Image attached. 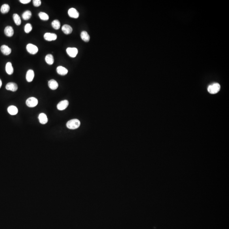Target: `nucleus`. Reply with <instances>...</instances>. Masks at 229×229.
I'll return each instance as SVG.
<instances>
[{
	"label": "nucleus",
	"instance_id": "obj_3",
	"mask_svg": "<svg viewBox=\"0 0 229 229\" xmlns=\"http://www.w3.org/2000/svg\"><path fill=\"white\" fill-rule=\"evenodd\" d=\"M38 100L35 97H30L27 99L26 104L27 106L30 107H34L36 106L38 104Z\"/></svg>",
	"mask_w": 229,
	"mask_h": 229
},
{
	"label": "nucleus",
	"instance_id": "obj_29",
	"mask_svg": "<svg viewBox=\"0 0 229 229\" xmlns=\"http://www.w3.org/2000/svg\"><path fill=\"white\" fill-rule=\"evenodd\" d=\"M2 81H1V79H0V88L1 87V86H2Z\"/></svg>",
	"mask_w": 229,
	"mask_h": 229
},
{
	"label": "nucleus",
	"instance_id": "obj_2",
	"mask_svg": "<svg viewBox=\"0 0 229 229\" xmlns=\"http://www.w3.org/2000/svg\"><path fill=\"white\" fill-rule=\"evenodd\" d=\"M220 85L219 84L214 83L210 85L208 87V90L209 93L211 94H216L220 90Z\"/></svg>",
	"mask_w": 229,
	"mask_h": 229
},
{
	"label": "nucleus",
	"instance_id": "obj_12",
	"mask_svg": "<svg viewBox=\"0 0 229 229\" xmlns=\"http://www.w3.org/2000/svg\"><path fill=\"white\" fill-rule=\"evenodd\" d=\"M1 50L5 55H9L11 53V49L6 45H3L1 47Z\"/></svg>",
	"mask_w": 229,
	"mask_h": 229
},
{
	"label": "nucleus",
	"instance_id": "obj_23",
	"mask_svg": "<svg viewBox=\"0 0 229 229\" xmlns=\"http://www.w3.org/2000/svg\"><path fill=\"white\" fill-rule=\"evenodd\" d=\"M10 7L7 4H4L1 6V13L3 14H6L9 11Z\"/></svg>",
	"mask_w": 229,
	"mask_h": 229
},
{
	"label": "nucleus",
	"instance_id": "obj_17",
	"mask_svg": "<svg viewBox=\"0 0 229 229\" xmlns=\"http://www.w3.org/2000/svg\"><path fill=\"white\" fill-rule=\"evenodd\" d=\"M7 110L11 115H15L18 113V109L15 106H10L8 107Z\"/></svg>",
	"mask_w": 229,
	"mask_h": 229
},
{
	"label": "nucleus",
	"instance_id": "obj_9",
	"mask_svg": "<svg viewBox=\"0 0 229 229\" xmlns=\"http://www.w3.org/2000/svg\"><path fill=\"white\" fill-rule=\"evenodd\" d=\"M6 88L7 90L15 92L18 89V86L15 83H9L7 84L6 86Z\"/></svg>",
	"mask_w": 229,
	"mask_h": 229
},
{
	"label": "nucleus",
	"instance_id": "obj_15",
	"mask_svg": "<svg viewBox=\"0 0 229 229\" xmlns=\"http://www.w3.org/2000/svg\"><path fill=\"white\" fill-rule=\"evenodd\" d=\"M62 32L66 34H71L73 31V28L71 26L68 25H63L62 28Z\"/></svg>",
	"mask_w": 229,
	"mask_h": 229
},
{
	"label": "nucleus",
	"instance_id": "obj_22",
	"mask_svg": "<svg viewBox=\"0 0 229 229\" xmlns=\"http://www.w3.org/2000/svg\"><path fill=\"white\" fill-rule=\"evenodd\" d=\"M13 18L14 21L15 22V24H16L17 26H20L21 24V20L20 19V17L17 14H13Z\"/></svg>",
	"mask_w": 229,
	"mask_h": 229
},
{
	"label": "nucleus",
	"instance_id": "obj_26",
	"mask_svg": "<svg viewBox=\"0 0 229 229\" xmlns=\"http://www.w3.org/2000/svg\"><path fill=\"white\" fill-rule=\"evenodd\" d=\"M32 30V26L30 24H27L24 27V31L26 33H29Z\"/></svg>",
	"mask_w": 229,
	"mask_h": 229
},
{
	"label": "nucleus",
	"instance_id": "obj_27",
	"mask_svg": "<svg viewBox=\"0 0 229 229\" xmlns=\"http://www.w3.org/2000/svg\"><path fill=\"white\" fill-rule=\"evenodd\" d=\"M33 4L35 7H38L41 4V1L40 0H33Z\"/></svg>",
	"mask_w": 229,
	"mask_h": 229
},
{
	"label": "nucleus",
	"instance_id": "obj_13",
	"mask_svg": "<svg viewBox=\"0 0 229 229\" xmlns=\"http://www.w3.org/2000/svg\"><path fill=\"white\" fill-rule=\"evenodd\" d=\"M34 77V73L32 70L28 71L26 74V79L27 81L31 82L33 81Z\"/></svg>",
	"mask_w": 229,
	"mask_h": 229
},
{
	"label": "nucleus",
	"instance_id": "obj_25",
	"mask_svg": "<svg viewBox=\"0 0 229 229\" xmlns=\"http://www.w3.org/2000/svg\"><path fill=\"white\" fill-rule=\"evenodd\" d=\"M39 16L42 20H48L49 19V15L46 13L43 12H40L39 14Z\"/></svg>",
	"mask_w": 229,
	"mask_h": 229
},
{
	"label": "nucleus",
	"instance_id": "obj_21",
	"mask_svg": "<svg viewBox=\"0 0 229 229\" xmlns=\"http://www.w3.org/2000/svg\"><path fill=\"white\" fill-rule=\"evenodd\" d=\"M32 15V14L31 11L29 10H27L25 12H24V13L22 15V16L23 19L24 20H28L31 17Z\"/></svg>",
	"mask_w": 229,
	"mask_h": 229
},
{
	"label": "nucleus",
	"instance_id": "obj_1",
	"mask_svg": "<svg viewBox=\"0 0 229 229\" xmlns=\"http://www.w3.org/2000/svg\"><path fill=\"white\" fill-rule=\"evenodd\" d=\"M80 121L77 119L71 120L67 123L66 126L71 130H75L79 127L80 126Z\"/></svg>",
	"mask_w": 229,
	"mask_h": 229
},
{
	"label": "nucleus",
	"instance_id": "obj_6",
	"mask_svg": "<svg viewBox=\"0 0 229 229\" xmlns=\"http://www.w3.org/2000/svg\"><path fill=\"white\" fill-rule=\"evenodd\" d=\"M68 105H69L68 101L66 100H64L58 103L57 105V108L58 110H63L67 108Z\"/></svg>",
	"mask_w": 229,
	"mask_h": 229
},
{
	"label": "nucleus",
	"instance_id": "obj_24",
	"mask_svg": "<svg viewBox=\"0 0 229 229\" xmlns=\"http://www.w3.org/2000/svg\"><path fill=\"white\" fill-rule=\"evenodd\" d=\"M51 25L53 28L55 30H59L60 27V23L58 20H55L53 21Z\"/></svg>",
	"mask_w": 229,
	"mask_h": 229
},
{
	"label": "nucleus",
	"instance_id": "obj_7",
	"mask_svg": "<svg viewBox=\"0 0 229 229\" xmlns=\"http://www.w3.org/2000/svg\"><path fill=\"white\" fill-rule=\"evenodd\" d=\"M44 38L48 41L55 40L57 39V35L54 33H46L44 35Z\"/></svg>",
	"mask_w": 229,
	"mask_h": 229
},
{
	"label": "nucleus",
	"instance_id": "obj_11",
	"mask_svg": "<svg viewBox=\"0 0 229 229\" xmlns=\"http://www.w3.org/2000/svg\"><path fill=\"white\" fill-rule=\"evenodd\" d=\"M57 73L61 76H65L68 73V70L66 68L62 66L57 67Z\"/></svg>",
	"mask_w": 229,
	"mask_h": 229
},
{
	"label": "nucleus",
	"instance_id": "obj_5",
	"mask_svg": "<svg viewBox=\"0 0 229 229\" xmlns=\"http://www.w3.org/2000/svg\"><path fill=\"white\" fill-rule=\"evenodd\" d=\"M66 52L70 57L74 58L78 54V51L76 48H68L67 49Z\"/></svg>",
	"mask_w": 229,
	"mask_h": 229
},
{
	"label": "nucleus",
	"instance_id": "obj_8",
	"mask_svg": "<svg viewBox=\"0 0 229 229\" xmlns=\"http://www.w3.org/2000/svg\"><path fill=\"white\" fill-rule=\"evenodd\" d=\"M68 14L70 17L73 18H77L79 17V13L75 8H71L68 10Z\"/></svg>",
	"mask_w": 229,
	"mask_h": 229
},
{
	"label": "nucleus",
	"instance_id": "obj_28",
	"mask_svg": "<svg viewBox=\"0 0 229 229\" xmlns=\"http://www.w3.org/2000/svg\"><path fill=\"white\" fill-rule=\"evenodd\" d=\"M20 1L23 4H27L30 3L31 1V0H20Z\"/></svg>",
	"mask_w": 229,
	"mask_h": 229
},
{
	"label": "nucleus",
	"instance_id": "obj_18",
	"mask_svg": "<svg viewBox=\"0 0 229 229\" xmlns=\"http://www.w3.org/2000/svg\"><path fill=\"white\" fill-rule=\"evenodd\" d=\"M6 71L9 75H11L13 73V68L11 62H8L7 63L6 65Z\"/></svg>",
	"mask_w": 229,
	"mask_h": 229
},
{
	"label": "nucleus",
	"instance_id": "obj_4",
	"mask_svg": "<svg viewBox=\"0 0 229 229\" xmlns=\"http://www.w3.org/2000/svg\"><path fill=\"white\" fill-rule=\"evenodd\" d=\"M26 50L28 53L32 54H35L37 53L38 49L37 46L33 44L30 43L26 46Z\"/></svg>",
	"mask_w": 229,
	"mask_h": 229
},
{
	"label": "nucleus",
	"instance_id": "obj_19",
	"mask_svg": "<svg viewBox=\"0 0 229 229\" xmlns=\"http://www.w3.org/2000/svg\"><path fill=\"white\" fill-rule=\"evenodd\" d=\"M81 37L83 40L85 42H88L90 40V37L86 31H83L81 34Z\"/></svg>",
	"mask_w": 229,
	"mask_h": 229
},
{
	"label": "nucleus",
	"instance_id": "obj_20",
	"mask_svg": "<svg viewBox=\"0 0 229 229\" xmlns=\"http://www.w3.org/2000/svg\"><path fill=\"white\" fill-rule=\"evenodd\" d=\"M45 62H46L48 64H49V65L53 64L54 62V59L53 56L52 54H49L45 56Z\"/></svg>",
	"mask_w": 229,
	"mask_h": 229
},
{
	"label": "nucleus",
	"instance_id": "obj_14",
	"mask_svg": "<svg viewBox=\"0 0 229 229\" xmlns=\"http://www.w3.org/2000/svg\"><path fill=\"white\" fill-rule=\"evenodd\" d=\"M14 33V30L11 26H7L5 28L4 33L7 36L9 37H12Z\"/></svg>",
	"mask_w": 229,
	"mask_h": 229
},
{
	"label": "nucleus",
	"instance_id": "obj_10",
	"mask_svg": "<svg viewBox=\"0 0 229 229\" xmlns=\"http://www.w3.org/2000/svg\"><path fill=\"white\" fill-rule=\"evenodd\" d=\"M48 85L49 88L52 90H55L59 86L57 82L54 79L49 80L48 83Z\"/></svg>",
	"mask_w": 229,
	"mask_h": 229
},
{
	"label": "nucleus",
	"instance_id": "obj_16",
	"mask_svg": "<svg viewBox=\"0 0 229 229\" xmlns=\"http://www.w3.org/2000/svg\"><path fill=\"white\" fill-rule=\"evenodd\" d=\"M38 119L40 123L42 124H46L48 121L47 115L45 113H40L39 115Z\"/></svg>",
	"mask_w": 229,
	"mask_h": 229
}]
</instances>
